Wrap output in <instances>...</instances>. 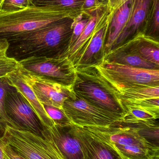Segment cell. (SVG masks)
<instances>
[{
	"instance_id": "7",
	"label": "cell",
	"mask_w": 159,
	"mask_h": 159,
	"mask_svg": "<svg viewBox=\"0 0 159 159\" xmlns=\"http://www.w3.org/2000/svg\"><path fill=\"white\" fill-rule=\"evenodd\" d=\"M115 89L137 85L159 86V70H149L103 60L95 66Z\"/></svg>"
},
{
	"instance_id": "30",
	"label": "cell",
	"mask_w": 159,
	"mask_h": 159,
	"mask_svg": "<svg viewBox=\"0 0 159 159\" xmlns=\"http://www.w3.org/2000/svg\"><path fill=\"white\" fill-rule=\"evenodd\" d=\"M109 0H86L82 12H88L96 10L101 7L108 5Z\"/></svg>"
},
{
	"instance_id": "21",
	"label": "cell",
	"mask_w": 159,
	"mask_h": 159,
	"mask_svg": "<svg viewBox=\"0 0 159 159\" xmlns=\"http://www.w3.org/2000/svg\"><path fill=\"white\" fill-rule=\"evenodd\" d=\"M120 101H139L159 98V86L137 85L116 89Z\"/></svg>"
},
{
	"instance_id": "1",
	"label": "cell",
	"mask_w": 159,
	"mask_h": 159,
	"mask_svg": "<svg viewBox=\"0 0 159 159\" xmlns=\"http://www.w3.org/2000/svg\"><path fill=\"white\" fill-rule=\"evenodd\" d=\"M76 18L65 17L7 40V57L18 62L31 57H68Z\"/></svg>"
},
{
	"instance_id": "2",
	"label": "cell",
	"mask_w": 159,
	"mask_h": 159,
	"mask_svg": "<svg viewBox=\"0 0 159 159\" xmlns=\"http://www.w3.org/2000/svg\"><path fill=\"white\" fill-rule=\"evenodd\" d=\"M75 70V79L72 88L73 92L122 120L125 112L117 91L102 76L95 66Z\"/></svg>"
},
{
	"instance_id": "31",
	"label": "cell",
	"mask_w": 159,
	"mask_h": 159,
	"mask_svg": "<svg viewBox=\"0 0 159 159\" xmlns=\"http://www.w3.org/2000/svg\"><path fill=\"white\" fill-rule=\"evenodd\" d=\"M4 142L5 143L3 147L4 157L7 159H27L15 151L5 141Z\"/></svg>"
},
{
	"instance_id": "23",
	"label": "cell",
	"mask_w": 159,
	"mask_h": 159,
	"mask_svg": "<svg viewBox=\"0 0 159 159\" xmlns=\"http://www.w3.org/2000/svg\"><path fill=\"white\" fill-rule=\"evenodd\" d=\"M133 127L149 143L159 147L158 120L147 123H127Z\"/></svg>"
},
{
	"instance_id": "16",
	"label": "cell",
	"mask_w": 159,
	"mask_h": 159,
	"mask_svg": "<svg viewBox=\"0 0 159 159\" xmlns=\"http://www.w3.org/2000/svg\"><path fill=\"white\" fill-rule=\"evenodd\" d=\"M6 77L9 84L15 87L30 103L46 128L48 129L52 127L54 122L48 116L42 104L23 78L19 66L16 70L9 74Z\"/></svg>"
},
{
	"instance_id": "12",
	"label": "cell",
	"mask_w": 159,
	"mask_h": 159,
	"mask_svg": "<svg viewBox=\"0 0 159 159\" xmlns=\"http://www.w3.org/2000/svg\"><path fill=\"white\" fill-rule=\"evenodd\" d=\"M152 4L153 0H134L128 22L113 44L111 50L122 45L139 34H143Z\"/></svg>"
},
{
	"instance_id": "26",
	"label": "cell",
	"mask_w": 159,
	"mask_h": 159,
	"mask_svg": "<svg viewBox=\"0 0 159 159\" xmlns=\"http://www.w3.org/2000/svg\"><path fill=\"white\" fill-rule=\"evenodd\" d=\"M48 116L55 125L64 126L72 124L63 109L51 106L42 104Z\"/></svg>"
},
{
	"instance_id": "3",
	"label": "cell",
	"mask_w": 159,
	"mask_h": 159,
	"mask_svg": "<svg viewBox=\"0 0 159 159\" xmlns=\"http://www.w3.org/2000/svg\"><path fill=\"white\" fill-rule=\"evenodd\" d=\"M83 128L112 147L123 159H155L159 157V147L149 143L136 129L121 120L105 127Z\"/></svg>"
},
{
	"instance_id": "6",
	"label": "cell",
	"mask_w": 159,
	"mask_h": 159,
	"mask_svg": "<svg viewBox=\"0 0 159 159\" xmlns=\"http://www.w3.org/2000/svg\"><path fill=\"white\" fill-rule=\"evenodd\" d=\"M5 110L11 127L45 137L44 132L47 129L26 98L10 84L6 94Z\"/></svg>"
},
{
	"instance_id": "35",
	"label": "cell",
	"mask_w": 159,
	"mask_h": 159,
	"mask_svg": "<svg viewBox=\"0 0 159 159\" xmlns=\"http://www.w3.org/2000/svg\"><path fill=\"white\" fill-rule=\"evenodd\" d=\"M3 0H0V5H1V3L2 2Z\"/></svg>"
},
{
	"instance_id": "29",
	"label": "cell",
	"mask_w": 159,
	"mask_h": 159,
	"mask_svg": "<svg viewBox=\"0 0 159 159\" xmlns=\"http://www.w3.org/2000/svg\"><path fill=\"white\" fill-rule=\"evenodd\" d=\"M32 4L30 0H3L0 5V11L14 12L24 9Z\"/></svg>"
},
{
	"instance_id": "36",
	"label": "cell",
	"mask_w": 159,
	"mask_h": 159,
	"mask_svg": "<svg viewBox=\"0 0 159 159\" xmlns=\"http://www.w3.org/2000/svg\"><path fill=\"white\" fill-rule=\"evenodd\" d=\"M155 159H159V157H158L156 158Z\"/></svg>"
},
{
	"instance_id": "9",
	"label": "cell",
	"mask_w": 159,
	"mask_h": 159,
	"mask_svg": "<svg viewBox=\"0 0 159 159\" xmlns=\"http://www.w3.org/2000/svg\"><path fill=\"white\" fill-rule=\"evenodd\" d=\"M62 109L72 123L79 127H105L121 120L91 104L73 91L63 102Z\"/></svg>"
},
{
	"instance_id": "14",
	"label": "cell",
	"mask_w": 159,
	"mask_h": 159,
	"mask_svg": "<svg viewBox=\"0 0 159 159\" xmlns=\"http://www.w3.org/2000/svg\"><path fill=\"white\" fill-rule=\"evenodd\" d=\"M121 102L125 112L121 120L124 123H147L159 120V98Z\"/></svg>"
},
{
	"instance_id": "32",
	"label": "cell",
	"mask_w": 159,
	"mask_h": 159,
	"mask_svg": "<svg viewBox=\"0 0 159 159\" xmlns=\"http://www.w3.org/2000/svg\"><path fill=\"white\" fill-rule=\"evenodd\" d=\"M5 124V123L0 121V159H4V158L3 147L5 143L3 140V136L4 133Z\"/></svg>"
},
{
	"instance_id": "33",
	"label": "cell",
	"mask_w": 159,
	"mask_h": 159,
	"mask_svg": "<svg viewBox=\"0 0 159 159\" xmlns=\"http://www.w3.org/2000/svg\"><path fill=\"white\" fill-rule=\"evenodd\" d=\"M128 0H109L108 7L110 11H113L118 8L121 5L127 2Z\"/></svg>"
},
{
	"instance_id": "17",
	"label": "cell",
	"mask_w": 159,
	"mask_h": 159,
	"mask_svg": "<svg viewBox=\"0 0 159 159\" xmlns=\"http://www.w3.org/2000/svg\"><path fill=\"white\" fill-rule=\"evenodd\" d=\"M134 1L128 0L118 8L111 11L105 48V55L111 50L113 44L128 22Z\"/></svg>"
},
{
	"instance_id": "11",
	"label": "cell",
	"mask_w": 159,
	"mask_h": 159,
	"mask_svg": "<svg viewBox=\"0 0 159 159\" xmlns=\"http://www.w3.org/2000/svg\"><path fill=\"white\" fill-rule=\"evenodd\" d=\"M23 78L42 104L62 109L63 102L72 94L71 88L44 77L35 75L20 66Z\"/></svg>"
},
{
	"instance_id": "10",
	"label": "cell",
	"mask_w": 159,
	"mask_h": 159,
	"mask_svg": "<svg viewBox=\"0 0 159 159\" xmlns=\"http://www.w3.org/2000/svg\"><path fill=\"white\" fill-rule=\"evenodd\" d=\"M110 14L109 7L97 23L91 38L74 59L75 69L96 66L103 60Z\"/></svg>"
},
{
	"instance_id": "28",
	"label": "cell",
	"mask_w": 159,
	"mask_h": 159,
	"mask_svg": "<svg viewBox=\"0 0 159 159\" xmlns=\"http://www.w3.org/2000/svg\"><path fill=\"white\" fill-rule=\"evenodd\" d=\"M9 86V82L6 76L0 78V121L10 126V121L5 110L6 94Z\"/></svg>"
},
{
	"instance_id": "37",
	"label": "cell",
	"mask_w": 159,
	"mask_h": 159,
	"mask_svg": "<svg viewBox=\"0 0 159 159\" xmlns=\"http://www.w3.org/2000/svg\"><path fill=\"white\" fill-rule=\"evenodd\" d=\"M4 159H7V158H6L5 157H4Z\"/></svg>"
},
{
	"instance_id": "19",
	"label": "cell",
	"mask_w": 159,
	"mask_h": 159,
	"mask_svg": "<svg viewBox=\"0 0 159 159\" xmlns=\"http://www.w3.org/2000/svg\"><path fill=\"white\" fill-rule=\"evenodd\" d=\"M125 43L146 61L159 66V41L141 34Z\"/></svg>"
},
{
	"instance_id": "15",
	"label": "cell",
	"mask_w": 159,
	"mask_h": 159,
	"mask_svg": "<svg viewBox=\"0 0 159 159\" xmlns=\"http://www.w3.org/2000/svg\"><path fill=\"white\" fill-rule=\"evenodd\" d=\"M76 132L84 159H123L112 147L92 135L83 127L76 126Z\"/></svg>"
},
{
	"instance_id": "5",
	"label": "cell",
	"mask_w": 159,
	"mask_h": 159,
	"mask_svg": "<svg viewBox=\"0 0 159 159\" xmlns=\"http://www.w3.org/2000/svg\"><path fill=\"white\" fill-rule=\"evenodd\" d=\"M44 137L5 124L3 140L27 159H64L52 140L48 129Z\"/></svg>"
},
{
	"instance_id": "27",
	"label": "cell",
	"mask_w": 159,
	"mask_h": 159,
	"mask_svg": "<svg viewBox=\"0 0 159 159\" xmlns=\"http://www.w3.org/2000/svg\"><path fill=\"white\" fill-rule=\"evenodd\" d=\"M7 49L0 51V78L6 77L15 71L19 64L16 60L9 57L7 55Z\"/></svg>"
},
{
	"instance_id": "22",
	"label": "cell",
	"mask_w": 159,
	"mask_h": 159,
	"mask_svg": "<svg viewBox=\"0 0 159 159\" xmlns=\"http://www.w3.org/2000/svg\"><path fill=\"white\" fill-rule=\"evenodd\" d=\"M86 0H30L32 4L54 7L61 12L77 18L82 13Z\"/></svg>"
},
{
	"instance_id": "34",
	"label": "cell",
	"mask_w": 159,
	"mask_h": 159,
	"mask_svg": "<svg viewBox=\"0 0 159 159\" xmlns=\"http://www.w3.org/2000/svg\"><path fill=\"white\" fill-rule=\"evenodd\" d=\"M8 47V43L5 39L0 38V51L7 49Z\"/></svg>"
},
{
	"instance_id": "13",
	"label": "cell",
	"mask_w": 159,
	"mask_h": 159,
	"mask_svg": "<svg viewBox=\"0 0 159 159\" xmlns=\"http://www.w3.org/2000/svg\"><path fill=\"white\" fill-rule=\"evenodd\" d=\"M48 129L64 159H84L75 125L61 126L54 124Z\"/></svg>"
},
{
	"instance_id": "20",
	"label": "cell",
	"mask_w": 159,
	"mask_h": 159,
	"mask_svg": "<svg viewBox=\"0 0 159 159\" xmlns=\"http://www.w3.org/2000/svg\"><path fill=\"white\" fill-rule=\"evenodd\" d=\"M109 8L108 5L101 7L96 10L90 11V19L84 31L81 34L77 41L69 50L68 57L72 62L77 53L91 38L96 25L103 15Z\"/></svg>"
},
{
	"instance_id": "8",
	"label": "cell",
	"mask_w": 159,
	"mask_h": 159,
	"mask_svg": "<svg viewBox=\"0 0 159 159\" xmlns=\"http://www.w3.org/2000/svg\"><path fill=\"white\" fill-rule=\"evenodd\" d=\"M23 70L72 89L76 77L74 66L68 57H31L18 62Z\"/></svg>"
},
{
	"instance_id": "25",
	"label": "cell",
	"mask_w": 159,
	"mask_h": 159,
	"mask_svg": "<svg viewBox=\"0 0 159 159\" xmlns=\"http://www.w3.org/2000/svg\"><path fill=\"white\" fill-rule=\"evenodd\" d=\"M90 17L91 14L90 12H82L81 15L76 18L70 42L69 50L84 31L87 24L89 21Z\"/></svg>"
},
{
	"instance_id": "24",
	"label": "cell",
	"mask_w": 159,
	"mask_h": 159,
	"mask_svg": "<svg viewBox=\"0 0 159 159\" xmlns=\"http://www.w3.org/2000/svg\"><path fill=\"white\" fill-rule=\"evenodd\" d=\"M143 34L159 41V0H153Z\"/></svg>"
},
{
	"instance_id": "4",
	"label": "cell",
	"mask_w": 159,
	"mask_h": 159,
	"mask_svg": "<svg viewBox=\"0 0 159 159\" xmlns=\"http://www.w3.org/2000/svg\"><path fill=\"white\" fill-rule=\"evenodd\" d=\"M68 17H72L69 14L49 6L31 4L17 11H0V38L8 40Z\"/></svg>"
},
{
	"instance_id": "18",
	"label": "cell",
	"mask_w": 159,
	"mask_h": 159,
	"mask_svg": "<svg viewBox=\"0 0 159 159\" xmlns=\"http://www.w3.org/2000/svg\"><path fill=\"white\" fill-rule=\"evenodd\" d=\"M104 61L149 70H159V66L147 62L126 43L116 48L105 55Z\"/></svg>"
}]
</instances>
